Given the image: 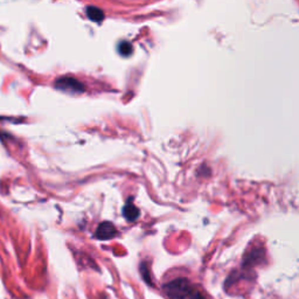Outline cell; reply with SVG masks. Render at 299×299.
Segmentation results:
<instances>
[{"instance_id": "7", "label": "cell", "mask_w": 299, "mask_h": 299, "mask_svg": "<svg viewBox=\"0 0 299 299\" xmlns=\"http://www.w3.org/2000/svg\"><path fill=\"white\" fill-rule=\"evenodd\" d=\"M118 50L123 56H129L132 53V46L128 41H123L118 46Z\"/></svg>"}, {"instance_id": "8", "label": "cell", "mask_w": 299, "mask_h": 299, "mask_svg": "<svg viewBox=\"0 0 299 299\" xmlns=\"http://www.w3.org/2000/svg\"><path fill=\"white\" fill-rule=\"evenodd\" d=\"M140 272H142L144 279H145L147 283L152 285V282H151V280L149 279V272H147V266H146L145 263H142V265H140Z\"/></svg>"}, {"instance_id": "3", "label": "cell", "mask_w": 299, "mask_h": 299, "mask_svg": "<svg viewBox=\"0 0 299 299\" xmlns=\"http://www.w3.org/2000/svg\"><path fill=\"white\" fill-rule=\"evenodd\" d=\"M96 237L98 240H110L117 235V229L111 222H102L96 230Z\"/></svg>"}, {"instance_id": "2", "label": "cell", "mask_w": 299, "mask_h": 299, "mask_svg": "<svg viewBox=\"0 0 299 299\" xmlns=\"http://www.w3.org/2000/svg\"><path fill=\"white\" fill-rule=\"evenodd\" d=\"M55 86L57 89L63 90V91L70 92H82L84 90V86L80 81L75 80V78L69 76L57 78L55 81Z\"/></svg>"}, {"instance_id": "4", "label": "cell", "mask_w": 299, "mask_h": 299, "mask_svg": "<svg viewBox=\"0 0 299 299\" xmlns=\"http://www.w3.org/2000/svg\"><path fill=\"white\" fill-rule=\"evenodd\" d=\"M123 215H124V218L128 220V221L133 222L139 218L140 212L138 208L133 205V203H131V200H129V203L125 205L123 208Z\"/></svg>"}, {"instance_id": "6", "label": "cell", "mask_w": 299, "mask_h": 299, "mask_svg": "<svg viewBox=\"0 0 299 299\" xmlns=\"http://www.w3.org/2000/svg\"><path fill=\"white\" fill-rule=\"evenodd\" d=\"M86 16L91 21H95V23H101L104 19V13L101 11L98 7L89 6L86 9Z\"/></svg>"}, {"instance_id": "9", "label": "cell", "mask_w": 299, "mask_h": 299, "mask_svg": "<svg viewBox=\"0 0 299 299\" xmlns=\"http://www.w3.org/2000/svg\"><path fill=\"white\" fill-rule=\"evenodd\" d=\"M190 299H205V297L201 294L200 292H197V291H195V292L193 293V296Z\"/></svg>"}, {"instance_id": "5", "label": "cell", "mask_w": 299, "mask_h": 299, "mask_svg": "<svg viewBox=\"0 0 299 299\" xmlns=\"http://www.w3.org/2000/svg\"><path fill=\"white\" fill-rule=\"evenodd\" d=\"M263 249H254L251 250V253L249 255H247L246 257H244V262H243V265L244 266H250L256 263V261H261L263 258Z\"/></svg>"}, {"instance_id": "1", "label": "cell", "mask_w": 299, "mask_h": 299, "mask_svg": "<svg viewBox=\"0 0 299 299\" xmlns=\"http://www.w3.org/2000/svg\"><path fill=\"white\" fill-rule=\"evenodd\" d=\"M165 294L170 299H187L192 298L195 292L192 284L186 278H175L164 285Z\"/></svg>"}]
</instances>
